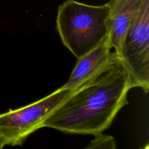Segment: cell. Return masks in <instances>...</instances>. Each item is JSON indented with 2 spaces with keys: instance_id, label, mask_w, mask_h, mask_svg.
<instances>
[{
  "instance_id": "cell-1",
  "label": "cell",
  "mask_w": 149,
  "mask_h": 149,
  "mask_svg": "<svg viewBox=\"0 0 149 149\" xmlns=\"http://www.w3.org/2000/svg\"><path fill=\"white\" fill-rule=\"evenodd\" d=\"M132 88L120 63L109 65L74 89L49 113L42 127L71 135L104 132L128 103Z\"/></svg>"
},
{
  "instance_id": "cell-4",
  "label": "cell",
  "mask_w": 149,
  "mask_h": 149,
  "mask_svg": "<svg viewBox=\"0 0 149 149\" xmlns=\"http://www.w3.org/2000/svg\"><path fill=\"white\" fill-rule=\"evenodd\" d=\"M120 64L133 87L149 91V0H141L124 37Z\"/></svg>"
},
{
  "instance_id": "cell-6",
  "label": "cell",
  "mask_w": 149,
  "mask_h": 149,
  "mask_svg": "<svg viewBox=\"0 0 149 149\" xmlns=\"http://www.w3.org/2000/svg\"><path fill=\"white\" fill-rule=\"evenodd\" d=\"M141 0H111L110 11L106 20L108 38L112 49L119 58L122 43L130 22L138 8Z\"/></svg>"
},
{
  "instance_id": "cell-5",
  "label": "cell",
  "mask_w": 149,
  "mask_h": 149,
  "mask_svg": "<svg viewBox=\"0 0 149 149\" xmlns=\"http://www.w3.org/2000/svg\"><path fill=\"white\" fill-rule=\"evenodd\" d=\"M108 36L97 46L78 58L77 64L67 82L63 88L74 90L91 77L109 65L120 63V58L115 51L112 52Z\"/></svg>"
},
{
  "instance_id": "cell-7",
  "label": "cell",
  "mask_w": 149,
  "mask_h": 149,
  "mask_svg": "<svg viewBox=\"0 0 149 149\" xmlns=\"http://www.w3.org/2000/svg\"><path fill=\"white\" fill-rule=\"evenodd\" d=\"M93 141H90L87 149H115L116 148V140L111 135H104L103 132L95 134Z\"/></svg>"
},
{
  "instance_id": "cell-2",
  "label": "cell",
  "mask_w": 149,
  "mask_h": 149,
  "mask_svg": "<svg viewBox=\"0 0 149 149\" xmlns=\"http://www.w3.org/2000/svg\"><path fill=\"white\" fill-rule=\"evenodd\" d=\"M109 3L90 5L67 0L58 7L56 29L64 46L78 59L108 36Z\"/></svg>"
},
{
  "instance_id": "cell-3",
  "label": "cell",
  "mask_w": 149,
  "mask_h": 149,
  "mask_svg": "<svg viewBox=\"0 0 149 149\" xmlns=\"http://www.w3.org/2000/svg\"><path fill=\"white\" fill-rule=\"evenodd\" d=\"M73 90L61 87L37 101L0 113V149L23 145L32 133L42 127L49 113Z\"/></svg>"
}]
</instances>
